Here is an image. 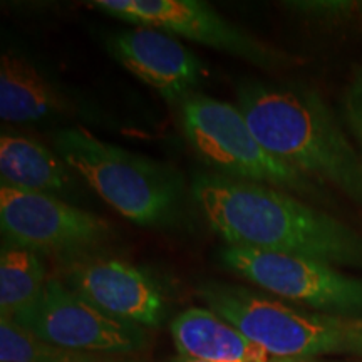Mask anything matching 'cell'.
Returning <instances> with one entry per match:
<instances>
[{
  "instance_id": "cell-7",
  "label": "cell",
  "mask_w": 362,
  "mask_h": 362,
  "mask_svg": "<svg viewBox=\"0 0 362 362\" xmlns=\"http://www.w3.org/2000/svg\"><path fill=\"white\" fill-rule=\"evenodd\" d=\"M220 260L270 296L324 314L362 319V279L342 274L325 262L237 247L221 248Z\"/></svg>"
},
{
  "instance_id": "cell-13",
  "label": "cell",
  "mask_w": 362,
  "mask_h": 362,
  "mask_svg": "<svg viewBox=\"0 0 362 362\" xmlns=\"http://www.w3.org/2000/svg\"><path fill=\"white\" fill-rule=\"evenodd\" d=\"M76 111L64 90L33 61L16 52L0 59V117L6 123H37Z\"/></svg>"
},
{
  "instance_id": "cell-16",
  "label": "cell",
  "mask_w": 362,
  "mask_h": 362,
  "mask_svg": "<svg viewBox=\"0 0 362 362\" xmlns=\"http://www.w3.org/2000/svg\"><path fill=\"white\" fill-rule=\"evenodd\" d=\"M88 357L51 346L11 317H0V362H72Z\"/></svg>"
},
{
  "instance_id": "cell-3",
  "label": "cell",
  "mask_w": 362,
  "mask_h": 362,
  "mask_svg": "<svg viewBox=\"0 0 362 362\" xmlns=\"http://www.w3.org/2000/svg\"><path fill=\"white\" fill-rule=\"evenodd\" d=\"M54 151L126 220L166 226L178 218L187 185L173 166L104 141L81 126L59 129Z\"/></svg>"
},
{
  "instance_id": "cell-17",
  "label": "cell",
  "mask_w": 362,
  "mask_h": 362,
  "mask_svg": "<svg viewBox=\"0 0 362 362\" xmlns=\"http://www.w3.org/2000/svg\"><path fill=\"white\" fill-rule=\"evenodd\" d=\"M344 119L351 133L356 136L362 148V66L356 71L354 78L347 86L342 99Z\"/></svg>"
},
{
  "instance_id": "cell-8",
  "label": "cell",
  "mask_w": 362,
  "mask_h": 362,
  "mask_svg": "<svg viewBox=\"0 0 362 362\" xmlns=\"http://www.w3.org/2000/svg\"><path fill=\"white\" fill-rule=\"evenodd\" d=\"M0 228L8 243L64 260L90 253L115 237L106 220L64 198L7 185L0 187Z\"/></svg>"
},
{
  "instance_id": "cell-15",
  "label": "cell",
  "mask_w": 362,
  "mask_h": 362,
  "mask_svg": "<svg viewBox=\"0 0 362 362\" xmlns=\"http://www.w3.org/2000/svg\"><path fill=\"white\" fill-rule=\"evenodd\" d=\"M47 275L39 253L4 242L0 252V317H13L39 298Z\"/></svg>"
},
{
  "instance_id": "cell-12",
  "label": "cell",
  "mask_w": 362,
  "mask_h": 362,
  "mask_svg": "<svg viewBox=\"0 0 362 362\" xmlns=\"http://www.w3.org/2000/svg\"><path fill=\"white\" fill-rule=\"evenodd\" d=\"M178 356L205 362H284L210 309L192 307L171 320Z\"/></svg>"
},
{
  "instance_id": "cell-20",
  "label": "cell",
  "mask_w": 362,
  "mask_h": 362,
  "mask_svg": "<svg viewBox=\"0 0 362 362\" xmlns=\"http://www.w3.org/2000/svg\"><path fill=\"white\" fill-rule=\"evenodd\" d=\"M284 362H312V361H293V359H284Z\"/></svg>"
},
{
  "instance_id": "cell-9",
  "label": "cell",
  "mask_w": 362,
  "mask_h": 362,
  "mask_svg": "<svg viewBox=\"0 0 362 362\" xmlns=\"http://www.w3.org/2000/svg\"><path fill=\"white\" fill-rule=\"evenodd\" d=\"M11 319L51 346L81 354H131L146 344L143 327L104 314L59 279H49L37 300Z\"/></svg>"
},
{
  "instance_id": "cell-19",
  "label": "cell",
  "mask_w": 362,
  "mask_h": 362,
  "mask_svg": "<svg viewBox=\"0 0 362 362\" xmlns=\"http://www.w3.org/2000/svg\"><path fill=\"white\" fill-rule=\"evenodd\" d=\"M72 362H116V361H96V359H90V357H88V359H81V361H72Z\"/></svg>"
},
{
  "instance_id": "cell-10",
  "label": "cell",
  "mask_w": 362,
  "mask_h": 362,
  "mask_svg": "<svg viewBox=\"0 0 362 362\" xmlns=\"http://www.w3.org/2000/svg\"><path fill=\"white\" fill-rule=\"evenodd\" d=\"M62 282L104 314L139 327H156L165 297L146 272L116 257L86 255L66 260Z\"/></svg>"
},
{
  "instance_id": "cell-11",
  "label": "cell",
  "mask_w": 362,
  "mask_h": 362,
  "mask_svg": "<svg viewBox=\"0 0 362 362\" xmlns=\"http://www.w3.org/2000/svg\"><path fill=\"white\" fill-rule=\"evenodd\" d=\"M115 61L155 89L166 103H181L200 88L206 67L175 35L133 27L112 34L106 42Z\"/></svg>"
},
{
  "instance_id": "cell-5",
  "label": "cell",
  "mask_w": 362,
  "mask_h": 362,
  "mask_svg": "<svg viewBox=\"0 0 362 362\" xmlns=\"http://www.w3.org/2000/svg\"><path fill=\"white\" fill-rule=\"evenodd\" d=\"M180 119L194 153L218 175L317 202L325 198L320 185L297 173L264 148L238 106L193 93L180 103Z\"/></svg>"
},
{
  "instance_id": "cell-2",
  "label": "cell",
  "mask_w": 362,
  "mask_h": 362,
  "mask_svg": "<svg viewBox=\"0 0 362 362\" xmlns=\"http://www.w3.org/2000/svg\"><path fill=\"white\" fill-rule=\"evenodd\" d=\"M237 106L257 139L317 185H330L362 205V155L319 93L302 84L245 81Z\"/></svg>"
},
{
  "instance_id": "cell-14",
  "label": "cell",
  "mask_w": 362,
  "mask_h": 362,
  "mask_svg": "<svg viewBox=\"0 0 362 362\" xmlns=\"http://www.w3.org/2000/svg\"><path fill=\"white\" fill-rule=\"evenodd\" d=\"M72 173L56 151L35 139L13 133L0 136L2 185L61 198L74 188Z\"/></svg>"
},
{
  "instance_id": "cell-1",
  "label": "cell",
  "mask_w": 362,
  "mask_h": 362,
  "mask_svg": "<svg viewBox=\"0 0 362 362\" xmlns=\"http://www.w3.org/2000/svg\"><path fill=\"white\" fill-rule=\"evenodd\" d=\"M192 194L226 247L362 270V235L296 194L218 173L194 176Z\"/></svg>"
},
{
  "instance_id": "cell-4",
  "label": "cell",
  "mask_w": 362,
  "mask_h": 362,
  "mask_svg": "<svg viewBox=\"0 0 362 362\" xmlns=\"http://www.w3.org/2000/svg\"><path fill=\"white\" fill-rule=\"evenodd\" d=\"M198 296L208 309L279 359L362 356L361 317L300 309L264 291L225 282L202 284Z\"/></svg>"
},
{
  "instance_id": "cell-21",
  "label": "cell",
  "mask_w": 362,
  "mask_h": 362,
  "mask_svg": "<svg viewBox=\"0 0 362 362\" xmlns=\"http://www.w3.org/2000/svg\"><path fill=\"white\" fill-rule=\"evenodd\" d=\"M361 155H362V153H361Z\"/></svg>"
},
{
  "instance_id": "cell-6",
  "label": "cell",
  "mask_w": 362,
  "mask_h": 362,
  "mask_svg": "<svg viewBox=\"0 0 362 362\" xmlns=\"http://www.w3.org/2000/svg\"><path fill=\"white\" fill-rule=\"evenodd\" d=\"M90 7L136 27L203 44L264 71H280L297 61L198 0H94Z\"/></svg>"
},
{
  "instance_id": "cell-18",
  "label": "cell",
  "mask_w": 362,
  "mask_h": 362,
  "mask_svg": "<svg viewBox=\"0 0 362 362\" xmlns=\"http://www.w3.org/2000/svg\"><path fill=\"white\" fill-rule=\"evenodd\" d=\"M170 362H205V361H200V359H192V357H185V356H176L171 359Z\"/></svg>"
}]
</instances>
